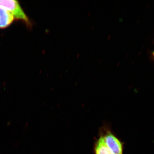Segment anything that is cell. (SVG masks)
I'll return each instance as SVG.
<instances>
[{"label": "cell", "instance_id": "obj_1", "mask_svg": "<svg viewBox=\"0 0 154 154\" xmlns=\"http://www.w3.org/2000/svg\"><path fill=\"white\" fill-rule=\"evenodd\" d=\"M125 143L108 123L100 128L93 146L94 154H124Z\"/></svg>", "mask_w": 154, "mask_h": 154}, {"label": "cell", "instance_id": "obj_2", "mask_svg": "<svg viewBox=\"0 0 154 154\" xmlns=\"http://www.w3.org/2000/svg\"><path fill=\"white\" fill-rule=\"evenodd\" d=\"M0 8L8 11L15 19L23 21L28 25H30V21L24 12L19 2L15 0H0Z\"/></svg>", "mask_w": 154, "mask_h": 154}, {"label": "cell", "instance_id": "obj_3", "mask_svg": "<svg viewBox=\"0 0 154 154\" xmlns=\"http://www.w3.org/2000/svg\"><path fill=\"white\" fill-rule=\"evenodd\" d=\"M15 19L14 16L10 12L0 8V29H5L8 27Z\"/></svg>", "mask_w": 154, "mask_h": 154}, {"label": "cell", "instance_id": "obj_4", "mask_svg": "<svg viewBox=\"0 0 154 154\" xmlns=\"http://www.w3.org/2000/svg\"><path fill=\"white\" fill-rule=\"evenodd\" d=\"M152 56L154 60V51L152 53Z\"/></svg>", "mask_w": 154, "mask_h": 154}]
</instances>
